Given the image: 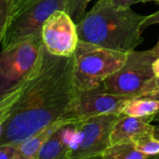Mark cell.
<instances>
[{
  "label": "cell",
  "mask_w": 159,
  "mask_h": 159,
  "mask_svg": "<svg viewBox=\"0 0 159 159\" xmlns=\"http://www.w3.org/2000/svg\"><path fill=\"white\" fill-rule=\"evenodd\" d=\"M154 121H157V122H159V114H157V115L155 116V118H154Z\"/></svg>",
  "instance_id": "cell-26"
},
{
  "label": "cell",
  "mask_w": 159,
  "mask_h": 159,
  "mask_svg": "<svg viewBox=\"0 0 159 159\" xmlns=\"http://www.w3.org/2000/svg\"><path fill=\"white\" fill-rule=\"evenodd\" d=\"M143 2H155L159 5V0H143Z\"/></svg>",
  "instance_id": "cell-25"
},
{
  "label": "cell",
  "mask_w": 159,
  "mask_h": 159,
  "mask_svg": "<svg viewBox=\"0 0 159 159\" xmlns=\"http://www.w3.org/2000/svg\"><path fill=\"white\" fill-rule=\"evenodd\" d=\"M119 116L108 114L77 120L69 159L102 158L111 145L112 129Z\"/></svg>",
  "instance_id": "cell-6"
},
{
  "label": "cell",
  "mask_w": 159,
  "mask_h": 159,
  "mask_svg": "<svg viewBox=\"0 0 159 159\" xmlns=\"http://www.w3.org/2000/svg\"><path fill=\"white\" fill-rule=\"evenodd\" d=\"M76 121L73 118L61 119L38 131L26 141L19 143V153L20 159H37L38 154L47 141L64 124Z\"/></svg>",
  "instance_id": "cell-12"
},
{
  "label": "cell",
  "mask_w": 159,
  "mask_h": 159,
  "mask_svg": "<svg viewBox=\"0 0 159 159\" xmlns=\"http://www.w3.org/2000/svg\"><path fill=\"white\" fill-rule=\"evenodd\" d=\"M14 12L13 0H0V36L5 33Z\"/></svg>",
  "instance_id": "cell-17"
},
{
  "label": "cell",
  "mask_w": 159,
  "mask_h": 159,
  "mask_svg": "<svg viewBox=\"0 0 159 159\" xmlns=\"http://www.w3.org/2000/svg\"><path fill=\"white\" fill-rule=\"evenodd\" d=\"M89 1L90 0H67L66 11L70 14L76 24L86 14Z\"/></svg>",
  "instance_id": "cell-16"
},
{
  "label": "cell",
  "mask_w": 159,
  "mask_h": 159,
  "mask_svg": "<svg viewBox=\"0 0 159 159\" xmlns=\"http://www.w3.org/2000/svg\"><path fill=\"white\" fill-rule=\"evenodd\" d=\"M132 98L134 97L111 92L102 84L95 89L78 92L71 117L81 120L100 115H120Z\"/></svg>",
  "instance_id": "cell-9"
},
{
  "label": "cell",
  "mask_w": 159,
  "mask_h": 159,
  "mask_svg": "<svg viewBox=\"0 0 159 159\" xmlns=\"http://www.w3.org/2000/svg\"><path fill=\"white\" fill-rule=\"evenodd\" d=\"M153 68H154V73H155V77L157 80V89H159V56L155 60L153 63Z\"/></svg>",
  "instance_id": "cell-21"
},
{
  "label": "cell",
  "mask_w": 159,
  "mask_h": 159,
  "mask_svg": "<svg viewBox=\"0 0 159 159\" xmlns=\"http://www.w3.org/2000/svg\"><path fill=\"white\" fill-rule=\"evenodd\" d=\"M128 53L79 40L74 54V83L77 91L95 89L120 70Z\"/></svg>",
  "instance_id": "cell-3"
},
{
  "label": "cell",
  "mask_w": 159,
  "mask_h": 159,
  "mask_svg": "<svg viewBox=\"0 0 159 159\" xmlns=\"http://www.w3.org/2000/svg\"><path fill=\"white\" fill-rule=\"evenodd\" d=\"M76 121H72L61 126L44 144L37 159L70 158L75 135Z\"/></svg>",
  "instance_id": "cell-11"
},
{
  "label": "cell",
  "mask_w": 159,
  "mask_h": 159,
  "mask_svg": "<svg viewBox=\"0 0 159 159\" xmlns=\"http://www.w3.org/2000/svg\"><path fill=\"white\" fill-rule=\"evenodd\" d=\"M0 159H20L19 145L15 143L0 144Z\"/></svg>",
  "instance_id": "cell-18"
},
{
  "label": "cell",
  "mask_w": 159,
  "mask_h": 159,
  "mask_svg": "<svg viewBox=\"0 0 159 159\" xmlns=\"http://www.w3.org/2000/svg\"><path fill=\"white\" fill-rule=\"evenodd\" d=\"M159 114V100L152 95L145 94L132 98L125 105L120 115L137 117H148L154 121Z\"/></svg>",
  "instance_id": "cell-13"
},
{
  "label": "cell",
  "mask_w": 159,
  "mask_h": 159,
  "mask_svg": "<svg viewBox=\"0 0 159 159\" xmlns=\"http://www.w3.org/2000/svg\"><path fill=\"white\" fill-rule=\"evenodd\" d=\"M139 151L148 157L159 156V139L154 134H148L134 141Z\"/></svg>",
  "instance_id": "cell-15"
},
{
  "label": "cell",
  "mask_w": 159,
  "mask_h": 159,
  "mask_svg": "<svg viewBox=\"0 0 159 159\" xmlns=\"http://www.w3.org/2000/svg\"><path fill=\"white\" fill-rule=\"evenodd\" d=\"M77 95L74 56H55L43 45L33 70L0 95V144H19L61 119L73 118Z\"/></svg>",
  "instance_id": "cell-1"
},
{
  "label": "cell",
  "mask_w": 159,
  "mask_h": 159,
  "mask_svg": "<svg viewBox=\"0 0 159 159\" xmlns=\"http://www.w3.org/2000/svg\"><path fill=\"white\" fill-rule=\"evenodd\" d=\"M13 1H14V0H13Z\"/></svg>",
  "instance_id": "cell-27"
},
{
  "label": "cell",
  "mask_w": 159,
  "mask_h": 159,
  "mask_svg": "<svg viewBox=\"0 0 159 159\" xmlns=\"http://www.w3.org/2000/svg\"><path fill=\"white\" fill-rule=\"evenodd\" d=\"M41 37L45 48L55 56H74L79 43L77 24L65 9L56 10L48 17Z\"/></svg>",
  "instance_id": "cell-8"
},
{
  "label": "cell",
  "mask_w": 159,
  "mask_h": 159,
  "mask_svg": "<svg viewBox=\"0 0 159 159\" xmlns=\"http://www.w3.org/2000/svg\"><path fill=\"white\" fill-rule=\"evenodd\" d=\"M67 0H28L17 7L2 36V48L17 42L41 35L48 17L59 9L66 10Z\"/></svg>",
  "instance_id": "cell-5"
},
{
  "label": "cell",
  "mask_w": 159,
  "mask_h": 159,
  "mask_svg": "<svg viewBox=\"0 0 159 159\" xmlns=\"http://www.w3.org/2000/svg\"><path fill=\"white\" fill-rule=\"evenodd\" d=\"M112 6L118 8H129L136 0H107Z\"/></svg>",
  "instance_id": "cell-20"
},
{
  "label": "cell",
  "mask_w": 159,
  "mask_h": 159,
  "mask_svg": "<svg viewBox=\"0 0 159 159\" xmlns=\"http://www.w3.org/2000/svg\"><path fill=\"white\" fill-rule=\"evenodd\" d=\"M152 121L153 119L148 117L120 115L112 129L111 144L134 142L145 135L154 134L156 126L151 124Z\"/></svg>",
  "instance_id": "cell-10"
},
{
  "label": "cell",
  "mask_w": 159,
  "mask_h": 159,
  "mask_svg": "<svg viewBox=\"0 0 159 159\" xmlns=\"http://www.w3.org/2000/svg\"><path fill=\"white\" fill-rule=\"evenodd\" d=\"M43 48L41 35L5 48L0 54V95L23 79L35 66Z\"/></svg>",
  "instance_id": "cell-7"
},
{
  "label": "cell",
  "mask_w": 159,
  "mask_h": 159,
  "mask_svg": "<svg viewBox=\"0 0 159 159\" xmlns=\"http://www.w3.org/2000/svg\"><path fill=\"white\" fill-rule=\"evenodd\" d=\"M155 23H158L159 24V10H157V12L151 14V15H147L145 20H144V22H143V29L147 28L148 26L152 25V24H155ZM153 51L159 56V40L158 42L157 43V45L152 48Z\"/></svg>",
  "instance_id": "cell-19"
},
{
  "label": "cell",
  "mask_w": 159,
  "mask_h": 159,
  "mask_svg": "<svg viewBox=\"0 0 159 159\" xmlns=\"http://www.w3.org/2000/svg\"><path fill=\"white\" fill-rule=\"evenodd\" d=\"M158 56L153 51L132 50L128 53L124 66L108 77L103 86L111 92L137 97L157 89L153 63Z\"/></svg>",
  "instance_id": "cell-4"
},
{
  "label": "cell",
  "mask_w": 159,
  "mask_h": 159,
  "mask_svg": "<svg viewBox=\"0 0 159 159\" xmlns=\"http://www.w3.org/2000/svg\"><path fill=\"white\" fill-rule=\"evenodd\" d=\"M146 16L98 0L77 23L79 40L129 53L143 42Z\"/></svg>",
  "instance_id": "cell-2"
},
{
  "label": "cell",
  "mask_w": 159,
  "mask_h": 159,
  "mask_svg": "<svg viewBox=\"0 0 159 159\" xmlns=\"http://www.w3.org/2000/svg\"><path fill=\"white\" fill-rule=\"evenodd\" d=\"M155 135H156V137H157V139H159V124L156 126V129H155Z\"/></svg>",
  "instance_id": "cell-24"
},
{
  "label": "cell",
  "mask_w": 159,
  "mask_h": 159,
  "mask_svg": "<svg viewBox=\"0 0 159 159\" xmlns=\"http://www.w3.org/2000/svg\"><path fill=\"white\" fill-rule=\"evenodd\" d=\"M26 1H28V0H14V10L17 7H19L20 5H22L23 3H25Z\"/></svg>",
  "instance_id": "cell-22"
},
{
  "label": "cell",
  "mask_w": 159,
  "mask_h": 159,
  "mask_svg": "<svg viewBox=\"0 0 159 159\" xmlns=\"http://www.w3.org/2000/svg\"><path fill=\"white\" fill-rule=\"evenodd\" d=\"M149 95H152V96H154L155 98H157V100H159V89H157V90H155V91H153V92L149 93Z\"/></svg>",
  "instance_id": "cell-23"
},
{
  "label": "cell",
  "mask_w": 159,
  "mask_h": 159,
  "mask_svg": "<svg viewBox=\"0 0 159 159\" xmlns=\"http://www.w3.org/2000/svg\"><path fill=\"white\" fill-rule=\"evenodd\" d=\"M103 159H145L148 158L143 153L138 150L134 142H124L111 144L104 152Z\"/></svg>",
  "instance_id": "cell-14"
}]
</instances>
